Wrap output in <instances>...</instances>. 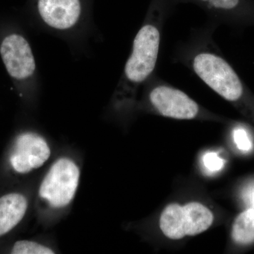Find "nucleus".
<instances>
[{
  "instance_id": "nucleus-1",
  "label": "nucleus",
  "mask_w": 254,
  "mask_h": 254,
  "mask_svg": "<svg viewBox=\"0 0 254 254\" xmlns=\"http://www.w3.org/2000/svg\"><path fill=\"white\" fill-rule=\"evenodd\" d=\"M166 17L162 8L150 10L136 33L131 55L115 91L118 106L131 105L138 88L154 74Z\"/></svg>"
},
{
  "instance_id": "nucleus-2",
  "label": "nucleus",
  "mask_w": 254,
  "mask_h": 254,
  "mask_svg": "<svg viewBox=\"0 0 254 254\" xmlns=\"http://www.w3.org/2000/svg\"><path fill=\"white\" fill-rule=\"evenodd\" d=\"M144 85L148 105L159 115L180 120L199 117L201 109L196 102L155 73Z\"/></svg>"
},
{
  "instance_id": "nucleus-3",
  "label": "nucleus",
  "mask_w": 254,
  "mask_h": 254,
  "mask_svg": "<svg viewBox=\"0 0 254 254\" xmlns=\"http://www.w3.org/2000/svg\"><path fill=\"white\" fill-rule=\"evenodd\" d=\"M80 175V169L72 159H58L43 177L38 190L39 196L52 208H65L74 198Z\"/></svg>"
},
{
  "instance_id": "nucleus-4",
  "label": "nucleus",
  "mask_w": 254,
  "mask_h": 254,
  "mask_svg": "<svg viewBox=\"0 0 254 254\" xmlns=\"http://www.w3.org/2000/svg\"><path fill=\"white\" fill-rule=\"evenodd\" d=\"M0 55L9 76L18 81H33L36 64L29 43L22 35L11 33L3 38Z\"/></svg>"
},
{
  "instance_id": "nucleus-5",
  "label": "nucleus",
  "mask_w": 254,
  "mask_h": 254,
  "mask_svg": "<svg viewBox=\"0 0 254 254\" xmlns=\"http://www.w3.org/2000/svg\"><path fill=\"white\" fill-rule=\"evenodd\" d=\"M50 155L51 150L43 136L34 132H26L15 140L9 162L15 172L26 174L43 166Z\"/></svg>"
},
{
  "instance_id": "nucleus-6",
  "label": "nucleus",
  "mask_w": 254,
  "mask_h": 254,
  "mask_svg": "<svg viewBox=\"0 0 254 254\" xmlns=\"http://www.w3.org/2000/svg\"><path fill=\"white\" fill-rule=\"evenodd\" d=\"M38 11L47 27L67 32L79 24L82 9L80 0H38Z\"/></svg>"
},
{
  "instance_id": "nucleus-7",
  "label": "nucleus",
  "mask_w": 254,
  "mask_h": 254,
  "mask_svg": "<svg viewBox=\"0 0 254 254\" xmlns=\"http://www.w3.org/2000/svg\"><path fill=\"white\" fill-rule=\"evenodd\" d=\"M27 209V198L21 193L0 197V237L12 230L23 220Z\"/></svg>"
},
{
  "instance_id": "nucleus-8",
  "label": "nucleus",
  "mask_w": 254,
  "mask_h": 254,
  "mask_svg": "<svg viewBox=\"0 0 254 254\" xmlns=\"http://www.w3.org/2000/svg\"><path fill=\"white\" fill-rule=\"evenodd\" d=\"M187 219L183 207L172 203L163 211L160 218V227L165 236L171 240L184 238L186 235Z\"/></svg>"
},
{
  "instance_id": "nucleus-9",
  "label": "nucleus",
  "mask_w": 254,
  "mask_h": 254,
  "mask_svg": "<svg viewBox=\"0 0 254 254\" xmlns=\"http://www.w3.org/2000/svg\"><path fill=\"white\" fill-rule=\"evenodd\" d=\"M183 208L187 218V236L199 235L208 230L213 223V213L201 203L191 202Z\"/></svg>"
},
{
  "instance_id": "nucleus-10",
  "label": "nucleus",
  "mask_w": 254,
  "mask_h": 254,
  "mask_svg": "<svg viewBox=\"0 0 254 254\" xmlns=\"http://www.w3.org/2000/svg\"><path fill=\"white\" fill-rule=\"evenodd\" d=\"M232 237L239 245H250L254 242V208L247 209L235 219Z\"/></svg>"
},
{
  "instance_id": "nucleus-11",
  "label": "nucleus",
  "mask_w": 254,
  "mask_h": 254,
  "mask_svg": "<svg viewBox=\"0 0 254 254\" xmlns=\"http://www.w3.org/2000/svg\"><path fill=\"white\" fill-rule=\"evenodd\" d=\"M203 4L213 17V23L216 24V20L222 19L224 15L230 14L240 5V0H193Z\"/></svg>"
},
{
  "instance_id": "nucleus-12",
  "label": "nucleus",
  "mask_w": 254,
  "mask_h": 254,
  "mask_svg": "<svg viewBox=\"0 0 254 254\" xmlns=\"http://www.w3.org/2000/svg\"><path fill=\"white\" fill-rule=\"evenodd\" d=\"M13 254H53L54 251L34 241L21 240L14 244L11 252Z\"/></svg>"
},
{
  "instance_id": "nucleus-13",
  "label": "nucleus",
  "mask_w": 254,
  "mask_h": 254,
  "mask_svg": "<svg viewBox=\"0 0 254 254\" xmlns=\"http://www.w3.org/2000/svg\"><path fill=\"white\" fill-rule=\"evenodd\" d=\"M233 138L237 148L242 151L247 152L252 149V142L243 127H237L233 130Z\"/></svg>"
},
{
  "instance_id": "nucleus-14",
  "label": "nucleus",
  "mask_w": 254,
  "mask_h": 254,
  "mask_svg": "<svg viewBox=\"0 0 254 254\" xmlns=\"http://www.w3.org/2000/svg\"><path fill=\"white\" fill-rule=\"evenodd\" d=\"M203 160L205 168L211 172L219 171L223 167L224 160L215 153H206Z\"/></svg>"
},
{
  "instance_id": "nucleus-15",
  "label": "nucleus",
  "mask_w": 254,
  "mask_h": 254,
  "mask_svg": "<svg viewBox=\"0 0 254 254\" xmlns=\"http://www.w3.org/2000/svg\"><path fill=\"white\" fill-rule=\"evenodd\" d=\"M246 196H247L249 203H250L251 206H252L251 208H254V187L250 189Z\"/></svg>"
}]
</instances>
